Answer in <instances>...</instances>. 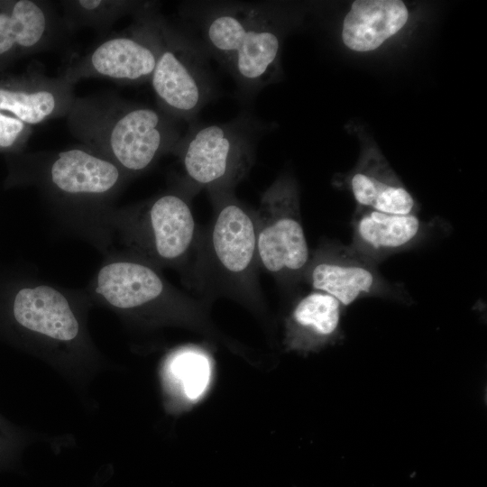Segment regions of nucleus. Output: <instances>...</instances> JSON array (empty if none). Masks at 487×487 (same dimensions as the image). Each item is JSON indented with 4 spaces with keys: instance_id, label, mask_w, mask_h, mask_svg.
I'll return each instance as SVG.
<instances>
[{
    "instance_id": "13",
    "label": "nucleus",
    "mask_w": 487,
    "mask_h": 487,
    "mask_svg": "<svg viewBox=\"0 0 487 487\" xmlns=\"http://www.w3.org/2000/svg\"><path fill=\"white\" fill-rule=\"evenodd\" d=\"M74 86L62 75L50 77L39 69L14 86H0V111L30 126L67 116L77 97Z\"/></svg>"
},
{
    "instance_id": "18",
    "label": "nucleus",
    "mask_w": 487,
    "mask_h": 487,
    "mask_svg": "<svg viewBox=\"0 0 487 487\" xmlns=\"http://www.w3.org/2000/svg\"><path fill=\"white\" fill-rule=\"evenodd\" d=\"M409 10L400 0H356L344 18L342 41L356 52L378 49L407 23Z\"/></svg>"
},
{
    "instance_id": "11",
    "label": "nucleus",
    "mask_w": 487,
    "mask_h": 487,
    "mask_svg": "<svg viewBox=\"0 0 487 487\" xmlns=\"http://www.w3.org/2000/svg\"><path fill=\"white\" fill-rule=\"evenodd\" d=\"M94 291L109 306L125 311L198 308V302L170 285L156 267L135 257L104 264L95 278Z\"/></svg>"
},
{
    "instance_id": "1",
    "label": "nucleus",
    "mask_w": 487,
    "mask_h": 487,
    "mask_svg": "<svg viewBox=\"0 0 487 487\" xmlns=\"http://www.w3.org/2000/svg\"><path fill=\"white\" fill-rule=\"evenodd\" d=\"M182 19L194 29L192 39L216 59L247 93L272 83L280 69L284 19L267 2L187 4Z\"/></svg>"
},
{
    "instance_id": "7",
    "label": "nucleus",
    "mask_w": 487,
    "mask_h": 487,
    "mask_svg": "<svg viewBox=\"0 0 487 487\" xmlns=\"http://www.w3.org/2000/svg\"><path fill=\"white\" fill-rule=\"evenodd\" d=\"M124 239L138 258L154 267L183 263L196 244L188 200L168 192L123 214Z\"/></svg>"
},
{
    "instance_id": "10",
    "label": "nucleus",
    "mask_w": 487,
    "mask_h": 487,
    "mask_svg": "<svg viewBox=\"0 0 487 487\" xmlns=\"http://www.w3.org/2000/svg\"><path fill=\"white\" fill-rule=\"evenodd\" d=\"M41 156L42 186L69 203L104 202L118 192L128 177L116 164L82 144Z\"/></svg>"
},
{
    "instance_id": "5",
    "label": "nucleus",
    "mask_w": 487,
    "mask_h": 487,
    "mask_svg": "<svg viewBox=\"0 0 487 487\" xmlns=\"http://www.w3.org/2000/svg\"><path fill=\"white\" fill-rule=\"evenodd\" d=\"M253 213L260 268L285 287L303 281L311 252L296 179L289 174L279 176L263 192Z\"/></svg>"
},
{
    "instance_id": "12",
    "label": "nucleus",
    "mask_w": 487,
    "mask_h": 487,
    "mask_svg": "<svg viewBox=\"0 0 487 487\" xmlns=\"http://www.w3.org/2000/svg\"><path fill=\"white\" fill-rule=\"evenodd\" d=\"M351 225L349 246L376 265L425 243L433 228L417 214H387L361 207L354 211Z\"/></svg>"
},
{
    "instance_id": "8",
    "label": "nucleus",
    "mask_w": 487,
    "mask_h": 487,
    "mask_svg": "<svg viewBox=\"0 0 487 487\" xmlns=\"http://www.w3.org/2000/svg\"><path fill=\"white\" fill-rule=\"evenodd\" d=\"M150 81L161 110L176 120L192 122L214 91L206 53L168 22Z\"/></svg>"
},
{
    "instance_id": "20",
    "label": "nucleus",
    "mask_w": 487,
    "mask_h": 487,
    "mask_svg": "<svg viewBox=\"0 0 487 487\" xmlns=\"http://www.w3.org/2000/svg\"><path fill=\"white\" fill-rule=\"evenodd\" d=\"M142 4V1L127 0L61 1L63 10L61 18L68 31L90 27L104 32L123 16L134 14Z\"/></svg>"
},
{
    "instance_id": "22",
    "label": "nucleus",
    "mask_w": 487,
    "mask_h": 487,
    "mask_svg": "<svg viewBox=\"0 0 487 487\" xmlns=\"http://www.w3.org/2000/svg\"><path fill=\"white\" fill-rule=\"evenodd\" d=\"M0 436H1V430H0ZM0 442H1V439H0Z\"/></svg>"
},
{
    "instance_id": "19",
    "label": "nucleus",
    "mask_w": 487,
    "mask_h": 487,
    "mask_svg": "<svg viewBox=\"0 0 487 487\" xmlns=\"http://www.w3.org/2000/svg\"><path fill=\"white\" fill-rule=\"evenodd\" d=\"M212 373L207 354L195 347H184L170 355L164 379L170 392L182 402L193 403L207 391Z\"/></svg>"
},
{
    "instance_id": "2",
    "label": "nucleus",
    "mask_w": 487,
    "mask_h": 487,
    "mask_svg": "<svg viewBox=\"0 0 487 487\" xmlns=\"http://www.w3.org/2000/svg\"><path fill=\"white\" fill-rule=\"evenodd\" d=\"M70 133L82 145L116 164L128 177L173 152L182 135L161 110L113 94L76 97L68 114Z\"/></svg>"
},
{
    "instance_id": "3",
    "label": "nucleus",
    "mask_w": 487,
    "mask_h": 487,
    "mask_svg": "<svg viewBox=\"0 0 487 487\" xmlns=\"http://www.w3.org/2000/svg\"><path fill=\"white\" fill-rule=\"evenodd\" d=\"M214 208L209 226L198 244L197 274L203 289L247 305L262 303L254 213L234 190L208 192Z\"/></svg>"
},
{
    "instance_id": "4",
    "label": "nucleus",
    "mask_w": 487,
    "mask_h": 487,
    "mask_svg": "<svg viewBox=\"0 0 487 487\" xmlns=\"http://www.w3.org/2000/svg\"><path fill=\"white\" fill-rule=\"evenodd\" d=\"M258 133V126L244 116L191 126L172 152L179 160L187 190H234L254 163Z\"/></svg>"
},
{
    "instance_id": "9",
    "label": "nucleus",
    "mask_w": 487,
    "mask_h": 487,
    "mask_svg": "<svg viewBox=\"0 0 487 487\" xmlns=\"http://www.w3.org/2000/svg\"><path fill=\"white\" fill-rule=\"evenodd\" d=\"M303 281L335 298L345 308L363 298L409 300L405 289L390 282L377 265L349 245L324 243L311 252Z\"/></svg>"
},
{
    "instance_id": "14",
    "label": "nucleus",
    "mask_w": 487,
    "mask_h": 487,
    "mask_svg": "<svg viewBox=\"0 0 487 487\" xmlns=\"http://www.w3.org/2000/svg\"><path fill=\"white\" fill-rule=\"evenodd\" d=\"M348 187L358 207L394 215L418 210L415 198L374 144L363 148L348 175Z\"/></svg>"
},
{
    "instance_id": "15",
    "label": "nucleus",
    "mask_w": 487,
    "mask_h": 487,
    "mask_svg": "<svg viewBox=\"0 0 487 487\" xmlns=\"http://www.w3.org/2000/svg\"><path fill=\"white\" fill-rule=\"evenodd\" d=\"M68 29L46 1L19 0L0 11V57L15 50L41 52L56 47Z\"/></svg>"
},
{
    "instance_id": "16",
    "label": "nucleus",
    "mask_w": 487,
    "mask_h": 487,
    "mask_svg": "<svg viewBox=\"0 0 487 487\" xmlns=\"http://www.w3.org/2000/svg\"><path fill=\"white\" fill-rule=\"evenodd\" d=\"M12 315L23 329L58 342L69 343L79 334V322L69 299L50 285L20 289L13 300Z\"/></svg>"
},
{
    "instance_id": "6",
    "label": "nucleus",
    "mask_w": 487,
    "mask_h": 487,
    "mask_svg": "<svg viewBox=\"0 0 487 487\" xmlns=\"http://www.w3.org/2000/svg\"><path fill=\"white\" fill-rule=\"evenodd\" d=\"M133 17L127 29L96 43L61 75L73 85L89 78L124 84L150 81L163 47L167 21L151 2H143Z\"/></svg>"
},
{
    "instance_id": "17",
    "label": "nucleus",
    "mask_w": 487,
    "mask_h": 487,
    "mask_svg": "<svg viewBox=\"0 0 487 487\" xmlns=\"http://www.w3.org/2000/svg\"><path fill=\"white\" fill-rule=\"evenodd\" d=\"M344 309L335 298L317 290L299 299L286 320L287 348L309 353L339 342Z\"/></svg>"
},
{
    "instance_id": "21",
    "label": "nucleus",
    "mask_w": 487,
    "mask_h": 487,
    "mask_svg": "<svg viewBox=\"0 0 487 487\" xmlns=\"http://www.w3.org/2000/svg\"><path fill=\"white\" fill-rule=\"evenodd\" d=\"M29 126L16 117L0 111V149L12 148L24 142L31 133Z\"/></svg>"
}]
</instances>
